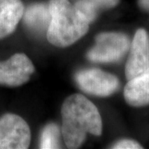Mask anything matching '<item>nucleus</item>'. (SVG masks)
I'll list each match as a JSON object with an SVG mask.
<instances>
[{"instance_id": "20e7f679", "label": "nucleus", "mask_w": 149, "mask_h": 149, "mask_svg": "<svg viewBox=\"0 0 149 149\" xmlns=\"http://www.w3.org/2000/svg\"><path fill=\"white\" fill-rule=\"evenodd\" d=\"M30 142V128L23 118L13 113L0 118V149H26Z\"/></svg>"}, {"instance_id": "9b49d317", "label": "nucleus", "mask_w": 149, "mask_h": 149, "mask_svg": "<svg viewBox=\"0 0 149 149\" xmlns=\"http://www.w3.org/2000/svg\"><path fill=\"white\" fill-rule=\"evenodd\" d=\"M59 128L54 123H50L43 129L40 148H59Z\"/></svg>"}, {"instance_id": "4468645a", "label": "nucleus", "mask_w": 149, "mask_h": 149, "mask_svg": "<svg viewBox=\"0 0 149 149\" xmlns=\"http://www.w3.org/2000/svg\"><path fill=\"white\" fill-rule=\"evenodd\" d=\"M98 7H102V8H113L117 5L119 3V0H93Z\"/></svg>"}, {"instance_id": "7ed1b4c3", "label": "nucleus", "mask_w": 149, "mask_h": 149, "mask_svg": "<svg viewBox=\"0 0 149 149\" xmlns=\"http://www.w3.org/2000/svg\"><path fill=\"white\" fill-rule=\"evenodd\" d=\"M129 48L127 36L118 32H104L96 37V44L87 54L95 62H113L118 61Z\"/></svg>"}, {"instance_id": "0eeeda50", "label": "nucleus", "mask_w": 149, "mask_h": 149, "mask_svg": "<svg viewBox=\"0 0 149 149\" xmlns=\"http://www.w3.org/2000/svg\"><path fill=\"white\" fill-rule=\"evenodd\" d=\"M149 68V37L144 29H139L133 37L125 74L128 80L143 73Z\"/></svg>"}, {"instance_id": "6e6552de", "label": "nucleus", "mask_w": 149, "mask_h": 149, "mask_svg": "<svg viewBox=\"0 0 149 149\" xmlns=\"http://www.w3.org/2000/svg\"><path fill=\"white\" fill-rule=\"evenodd\" d=\"M123 95L127 103L132 106L141 107L149 104V68L128 80Z\"/></svg>"}, {"instance_id": "f257e3e1", "label": "nucleus", "mask_w": 149, "mask_h": 149, "mask_svg": "<svg viewBox=\"0 0 149 149\" xmlns=\"http://www.w3.org/2000/svg\"><path fill=\"white\" fill-rule=\"evenodd\" d=\"M62 133L69 148H78L84 143L87 133L100 136L102 120L96 106L80 94L69 96L61 108Z\"/></svg>"}, {"instance_id": "ddd939ff", "label": "nucleus", "mask_w": 149, "mask_h": 149, "mask_svg": "<svg viewBox=\"0 0 149 149\" xmlns=\"http://www.w3.org/2000/svg\"><path fill=\"white\" fill-rule=\"evenodd\" d=\"M112 148L116 149H137L143 148L142 146H140L137 142L129 140V139H125V140H121L118 142L117 143L114 144V146Z\"/></svg>"}, {"instance_id": "423d86ee", "label": "nucleus", "mask_w": 149, "mask_h": 149, "mask_svg": "<svg viewBox=\"0 0 149 149\" xmlns=\"http://www.w3.org/2000/svg\"><path fill=\"white\" fill-rule=\"evenodd\" d=\"M34 72V65L25 54L13 55L6 61H0V85L19 86L27 82Z\"/></svg>"}, {"instance_id": "2eb2a0df", "label": "nucleus", "mask_w": 149, "mask_h": 149, "mask_svg": "<svg viewBox=\"0 0 149 149\" xmlns=\"http://www.w3.org/2000/svg\"><path fill=\"white\" fill-rule=\"evenodd\" d=\"M139 4L143 8L149 11V0H139Z\"/></svg>"}, {"instance_id": "f03ea898", "label": "nucleus", "mask_w": 149, "mask_h": 149, "mask_svg": "<svg viewBox=\"0 0 149 149\" xmlns=\"http://www.w3.org/2000/svg\"><path fill=\"white\" fill-rule=\"evenodd\" d=\"M48 8L51 22L47 37L52 45L69 47L88 32L90 22L68 0H50Z\"/></svg>"}, {"instance_id": "1a4fd4ad", "label": "nucleus", "mask_w": 149, "mask_h": 149, "mask_svg": "<svg viewBox=\"0 0 149 149\" xmlns=\"http://www.w3.org/2000/svg\"><path fill=\"white\" fill-rule=\"evenodd\" d=\"M21 0H0V39L10 35L23 16Z\"/></svg>"}, {"instance_id": "39448f33", "label": "nucleus", "mask_w": 149, "mask_h": 149, "mask_svg": "<svg viewBox=\"0 0 149 149\" xmlns=\"http://www.w3.org/2000/svg\"><path fill=\"white\" fill-rule=\"evenodd\" d=\"M75 80L83 91L101 97L110 95L119 86L116 76L99 69L81 70L76 74Z\"/></svg>"}, {"instance_id": "f8f14e48", "label": "nucleus", "mask_w": 149, "mask_h": 149, "mask_svg": "<svg viewBox=\"0 0 149 149\" xmlns=\"http://www.w3.org/2000/svg\"><path fill=\"white\" fill-rule=\"evenodd\" d=\"M74 8L91 23L95 18L99 7L93 0H80L75 3Z\"/></svg>"}, {"instance_id": "9d476101", "label": "nucleus", "mask_w": 149, "mask_h": 149, "mask_svg": "<svg viewBox=\"0 0 149 149\" xmlns=\"http://www.w3.org/2000/svg\"><path fill=\"white\" fill-rule=\"evenodd\" d=\"M23 18L25 23L33 30L42 32L47 29V31L51 22V13L48 6L36 3L27 8Z\"/></svg>"}]
</instances>
